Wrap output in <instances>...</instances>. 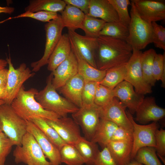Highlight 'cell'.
Returning <instances> with one entry per match:
<instances>
[{"instance_id":"41","label":"cell","mask_w":165,"mask_h":165,"mask_svg":"<svg viewBox=\"0 0 165 165\" xmlns=\"http://www.w3.org/2000/svg\"><path fill=\"white\" fill-rule=\"evenodd\" d=\"M98 83L84 81L82 97V105L94 104L96 90Z\"/></svg>"},{"instance_id":"48","label":"cell","mask_w":165,"mask_h":165,"mask_svg":"<svg viewBox=\"0 0 165 165\" xmlns=\"http://www.w3.org/2000/svg\"><path fill=\"white\" fill-rule=\"evenodd\" d=\"M14 10L15 8L13 7L0 6V13H4L11 14L14 12Z\"/></svg>"},{"instance_id":"43","label":"cell","mask_w":165,"mask_h":165,"mask_svg":"<svg viewBox=\"0 0 165 165\" xmlns=\"http://www.w3.org/2000/svg\"><path fill=\"white\" fill-rule=\"evenodd\" d=\"M155 138L156 154L165 164V130L162 128L157 129L155 132Z\"/></svg>"},{"instance_id":"2","label":"cell","mask_w":165,"mask_h":165,"mask_svg":"<svg viewBox=\"0 0 165 165\" xmlns=\"http://www.w3.org/2000/svg\"><path fill=\"white\" fill-rule=\"evenodd\" d=\"M38 92L34 88L25 90L23 85L10 105L14 112L25 120L36 117L54 121L61 118L57 114L44 109L36 101L35 96Z\"/></svg>"},{"instance_id":"39","label":"cell","mask_w":165,"mask_h":165,"mask_svg":"<svg viewBox=\"0 0 165 165\" xmlns=\"http://www.w3.org/2000/svg\"><path fill=\"white\" fill-rule=\"evenodd\" d=\"M59 14L57 13L46 11H40L32 12L29 11H25L18 15L9 18L8 20L23 17H29L38 20L48 22L50 21L58 18Z\"/></svg>"},{"instance_id":"40","label":"cell","mask_w":165,"mask_h":165,"mask_svg":"<svg viewBox=\"0 0 165 165\" xmlns=\"http://www.w3.org/2000/svg\"><path fill=\"white\" fill-rule=\"evenodd\" d=\"M151 42L157 48L165 50V28L156 22L151 23Z\"/></svg>"},{"instance_id":"42","label":"cell","mask_w":165,"mask_h":165,"mask_svg":"<svg viewBox=\"0 0 165 165\" xmlns=\"http://www.w3.org/2000/svg\"><path fill=\"white\" fill-rule=\"evenodd\" d=\"M14 145L12 141L3 132H0V165L5 164L6 157Z\"/></svg>"},{"instance_id":"28","label":"cell","mask_w":165,"mask_h":165,"mask_svg":"<svg viewBox=\"0 0 165 165\" xmlns=\"http://www.w3.org/2000/svg\"><path fill=\"white\" fill-rule=\"evenodd\" d=\"M66 5L64 0H31L24 10L32 12L46 11L61 13Z\"/></svg>"},{"instance_id":"53","label":"cell","mask_w":165,"mask_h":165,"mask_svg":"<svg viewBox=\"0 0 165 165\" xmlns=\"http://www.w3.org/2000/svg\"><path fill=\"white\" fill-rule=\"evenodd\" d=\"M5 103V102L4 100H0V105Z\"/></svg>"},{"instance_id":"12","label":"cell","mask_w":165,"mask_h":165,"mask_svg":"<svg viewBox=\"0 0 165 165\" xmlns=\"http://www.w3.org/2000/svg\"><path fill=\"white\" fill-rule=\"evenodd\" d=\"M68 34L71 46L79 55L90 65L97 68L95 59L97 38L83 36L70 30H68Z\"/></svg>"},{"instance_id":"23","label":"cell","mask_w":165,"mask_h":165,"mask_svg":"<svg viewBox=\"0 0 165 165\" xmlns=\"http://www.w3.org/2000/svg\"><path fill=\"white\" fill-rule=\"evenodd\" d=\"M72 51L68 34L62 35L49 59L47 69L53 72L69 56Z\"/></svg>"},{"instance_id":"13","label":"cell","mask_w":165,"mask_h":165,"mask_svg":"<svg viewBox=\"0 0 165 165\" xmlns=\"http://www.w3.org/2000/svg\"><path fill=\"white\" fill-rule=\"evenodd\" d=\"M126 107L114 97L107 105L100 107V118L113 122L118 127L133 132L132 125L127 116Z\"/></svg>"},{"instance_id":"37","label":"cell","mask_w":165,"mask_h":165,"mask_svg":"<svg viewBox=\"0 0 165 165\" xmlns=\"http://www.w3.org/2000/svg\"><path fill=\"white\" fill-rule=\"evenodd\" d=\"M113 89L98 83L96 89L94 104L100 107L108 104L114 97Z\"/></svg>"},{"instance_id":"17","label":"cell","mask_w":165,"mask_h":165,"mask_svg":"<svg viewBox=\"0 0 165 165\" xmlns=\"http://www.w3.org/2000/svg\"><path fill=\"white\" fill-rule=\"evenodd\" d=\"M115 97L117 98L131 114H134L144 98V95L136 92L133 86L124 80L113 89Z\"/></svg>"},{"instance_id":"45","label":"cell","mask_w":165,"mask_h":165,"mask_svg":"<svg viewBox=\"0 0 165 165\" xmlns=\"http://www.w3.org/2000/svg\"><path fill=\"white\" fill-rule=\"evenodd\" d=\"M133 138L132 132L118 127L113 134L111 141H120Z\"/></svg>"},{"instance_id":"7","label":"cell","mask_w":165,"mask_h":165,"mask_svg":"<svg viewBox=\"0 0 165 165\" xmlns=\"http://www.w3.org/2000/svg\"><path fill=\"white\" fill-rule=\"evenodd\" d=\"M9 65L7 82L6 88V95L4 99L5 104L10 105L16 97L24 83L35 75L25 63L21 64L15 69L10 57H7Z\"/></svg>"},{"instance_id":"30","label":"cell","mask_w":165,"mask_h":165,"mask_svg":"<svg viewBox=\"0 0 165 165\" xmlns=\"http://www.w3.org/2000/svg\"><path fill=\"white\" fill-rule=\"evenodd\" d=\"M29 121L38 127L59 150L66 144L56 130L48 123L46 119L36 117L31 119Z\"/></svg>"},{"instance_id":"18","label":"cell","mask_w":165,"mask_h":165,"mask_svg":"<svg viewBox=\"0 0 165 165\" xmlns=\"http://www.w3.org/2000/svg\"><path fill=\"white\" fill-rule=\"evenodd\" d=\"M53 86L58 90L78 74V64L72 50L69 56L51 73Z\"/></svg>"},{"instance_id":"3","label":"cell","mask_w":165,"mask_h":165,"mask_svg":"<svg viewBox=\"0 0 165 165\" xmlns=\"http://www.w3.org/2000/svg\"><path fill=\"white\" fill-rule=\"evenodd\" d=\"M52 79L51 74L47 78L45 87L35 94L36 101L44 109L55 113L61 117H67L68 114L76 112L79 108L59 95L52 84Z\"/></svg>"},{"instance_id":"8","label":"cell","mask_w":165,"mask_h":165,"mask_svg":"<svg viewBox=\"0 0 165 165\" xmlns=\"http://www.w3.org/2000/svg\"><path fill=\"white\" fill-rule=\"evenodd\" d=\"M64 28L59 14L58 18L45 25L46 41L44 54L39 60L31 63L32 72H36L47 64L50 56L62 35Z\"/></svg>"},{"instance_id":"31","label":"cell","mask_w":165,"mask_h":165,"mask_svg":"<svg viewBox=\"0 0 165 165\" xmlns=\"http://www.w3.org/2000/svg\"><path fill=\"white\" fill-rule=\"evenodd\" d=\"M129 35L128 28L119 21L106 22L100 35L110 37L126 41Z\"/></svg>"},{"instance_id":"9","label":"cell","mask_w":165,"mask_h":165,"mask_svg":"<svg viewBox=\"0 0 165 165\" xmlns=\"http://www.w3.org/2000/svg\"><path fill=\"white\" fill-rule=\"evenodd\" d=\"M126 113L133 126L132 160L141 148L146 146L155 147V134L156 130L159 129V126L157 122H153L147 125L138 124L135 121L132 114L128 110L126 111Z\"/></svg>"},{"instance_id":"26","label":"cell","mask_w":165,"mask_h":165,"mask_svg":"<svg viewBox=\"0 0 165 165\" xmlns=\"http://www.w3.org/2000/svg\"><path fill=\"white\" fill-rule=\"evenodd\" d=\"M118 127L112 122L100 119L91 141L99 144L103 148L106 147L111 141L113 134Z\"/></svg>"},{"instance_id":"47","label":"cell","mask_w":165,"mask_h":165,"mask_svg":"<svg viewBox=\"0 0 165 165\" xmlns=\"http://www.w3.org/2000/svg\"><path fill=\"white\" fill-rule=\"evenodd\" d=\"M8 69H0V86L6 89L8 79Z\"/></svg>"},{"instance_id":"33","label":"cell","mask_w":165,"mask_h":165,"mask_svg":"<svg viewBox=\"0 0 165 165\" xmlns=\"http://www.w3.org/2000/svg\"><path fill=\"white\" fill-rule=\"evenodd\" d=\"M61 162L67 165H83L84 160L73 145L66 144L60 150Z\"/></svg>"},{"instance_id":"20","label":"cell","mask_w":165,"mask_h":165,"mask_svg":"<svg viewBox=\"0 0 165 165\" xmlns=\"http://www.w3.org/2000/svg\"><path fill=\"white\" fill-rule=\"evenodd\" d=\"M133 138L110 141L106 147L117 165H125L131 160Z\"/></svg>"},{"instance_id":"25","label":"cell","mask_w":165,"mask_h":165,"mask_svg":"<svg viewBox=\"0 0 165 165\" xmlns=\"http://www.w3.org/2000/svg\"><path fill=\"white\" fill-rule=\"evenodd\" d=\"M85 15L79 9L67 5L60 15L64 27L68 30L75 31L78 29L82 30Z\"/></svg>"},{"instance_id":"10","label":"cell","mask_w":165,"mask_h":165,"mask_svg":"<svg viewBox=\"0 0 165 165\" xmlns=\"http://www.w3.org/2000/svg\"><path fill=\"white\" fill-rule=\"evenodd\" d=\"M141 50H133L132 55L126 63L127 73L125 80L131 84L137 93L143 95L152 92V87L144 79L141 67Z\"/></svg>"},{"instance_id":"1","label":"cell","mask_w":165,"mask_h":165,"mask_svg":"<svg viewBox=\"0 0 165 165\" xmlns=\"http://www.w3.org/2000/svg\"><path fill=\"white\" fill-rule=\"evenodd\" d=\"M97 40L95 59L99 70L107 71L125 64L132 55L133 49L126 41L103 35Z\"/></svg>"},{"instance_id":"34","label":"cell","mask_w":165,"mask_h":165,"mask_svg":"<svg viewBox=\"0 0 165 165\" xmlns=\"http://www.w3.org/2000/svg\"><path fill=\"white\" fill-rule=\"evenodd\" d=\"M134 160L144 165H163L157 157L155 147H153L141 148Z\"/></svg>"},{"instance_id":"22","label":"cell","mask_w":165,"mask_h":165,"mask_svg":"<svg viewBox=\"0 0 165 165\" xmlns=\"http://www.w3.org/2000/svg\"><path fill=\"white\" fill-rule=\"evenodd\" d=\"M87 15L106 23L119 21L116 12L108 0H90Z\"/></svg>"},{"instance_id":"16","label":"cell","mask_w":165,"mask_h":165,"mask_svg":"<svg viewBox=\"0 0 165 165\" xmlns=\"http://www.w3.org/2000/svg\"><path fill=\"white\" fill-rule=\"evenodd\" d=\"M46 119L67 144L74 145L81 136L79 126L72 118L67 116L54 121Z\"/></svg>"},{"instance_id":"21","label":"cell","mask_w":165,"mask_h":165,"mask_svg":"<svg viewBox=\"0 0 165 165\" xmlns=\"http://www.w3.org/2000/svg\"><path fill=\"white\" fill-rule=\"evenodd\" d=\"M84 84V79L78 73L58 89L65 98L79 108L82 105V97Z\"/></svg>"},{"instance_id":"6","label":"cell","mask_w":165,"mask_h":165,"mask_svg":"<svg viewBox=\"0 0 165 165\" xmlns=\"http://www.w3.org/2000/svg\"><path fill=\"white\" fill-rule=\"evenodd\" d=\"M0 119L3 132L14 145H21L23 137L27 132V121L20 117L11 105L5 103L0 105Z\"/></svg>"},{"instance_id":"35","label":"cell","mask_w":165,"mask_h":165,"mask_svg":"<svg viewBox=\"0 0 165 165\" xmlns=\"http://www.w3.org/2000/svg\"><path fill=\"white\" fill-rule=\"evenodd\" d=\"M105 23L101 19L85 15L82 30L85 36L97 38Z\"/></svg>"},{"instance_id":"5","label":"cell","mask_w":165,"mask_h":165,"mask_svg":"<svg viewBox=\"0 0 165 165\" xmlns=\"http://www.w3.org/2000/svg\"><path fill=\"white\" fill-rule=\"evenodd\" d=\"M13 155L17 164L27 165H52L48 161L33 136L27 132L23 136L21 145L17 146Z\"/></svg>"},{"instance_id":"51","label":"cell","mask_w":165,"mask_h":165,"mask_svg":"<svg viewBox=\"0 0 165 165\" xmlns=\"http://www.w3.org/2000/svg\"><path fill=\"white\" fill-rule=\"evenodd\" d=\"M125 165H144L133 160Z\"/></svg>"},{"instance_id":"44","label":"cell","mask_w":165,"mask_h":165,"mask_svg":"<svg viewBox=\"0 0 165 165\" xmlns=\"http://www.w3.org/2000/svg\"><path fill=\"white\" fill-rule=\"evenodd\" d=\"M93 165H117L106 147L100 151Z\"/></svg>"},{"instance_id":"19","label":"cell","mask_w":165,"mask_h":165,"mask_svg":"<svg viewBox=\"0 0 165 165\" xmlns=\"http://www.w3.org/2000/svg\"><path fill=\"white\" fill-rule=\"evenodd\" d=\"M135 113L136 121L145 124L150 121L157 122L164 118L165 109L157 105L155 98L151 97L144 98Z\"/></svg>"},{"instance_id":"36","label":"cell","mask_w":165,"mask_h":165,"mask_svg":"<svg viewBox=\"0 0 165 165\" xmlns=\"http://www.w3.org/2000/svg\"><path fill=\"white\" fill-rule=\"evenodd\" d=\"M116 12L119 21L128 27L129 25L130 17L128 7L131 5L129 0H108Z\"/></svg>"},{"instance_id":"11","label":"cell","mask_w":165,"mask_h":165,"mask_svg":"<svg viewBox=\"0 0 165 165\" xmlns=\"http://www.w3.org/2000/svg\"><path fill=\"white\" fill-rule=\"evenodd\" d=\"M100 107L94 104L83 105L72 114V119L80 127L87 139L91 141L99 124Z\"/></svg>"},{"instance_id":"27","label":"cell","mask_w":165,"mask_h":165,"mask_svg":"<svg viewBox=\"0 0 165 165\" xmlns=\"http://www.w3.org/2000/svg\"><path fill=\"white\" fill-rule=\"evenodd\" d=\"M74 145L82 157L84 164L93 165L100 151L97 144L81 136Z\"/></svg>"},{"instance_id":"29","label":"cell","mask_w":165,"mask_h":165,"mask_svg":"<svg viewBox=\"0 0 165 165\" xmlns=\"http://www.w3.org/2000/svg\"><path fill=\"white\" fill-rule=\"evenodd\" d=\"M126 64L107 70L99 84L111 89L125 80L127 73Z\"/></svg>"},{"instance_id":"52","label":"cell","mask_w":165,"mask_h":165,"mask_svg":"<svg viewBox=\"0 0 165 165\" xmlns=\"http://www.w3.org/2000/svg\"><path fill=\"white\" fill-rule=\"evenodd\" d=\"M3 132L2 129V124L1 121L0 119V132Z\"/></svg>"},{"instance_id":"14","label":"cell","mask_w":165,"mask_h":165,"mask_svg":"<svg viewBox=\"0 0 165 165\" xmlns=\"http://www.w3.org/2000/svg\"><path fill=\"white\" fill-rule=\"evenodd\" d=\"M140 16L151 24L165 18V3L164 1L132 0Z\"/></svg>"},{"instance_id":"54","label":"cell","mask_w":165,"mask_h":165,"mask_svg":"<svg viewBox=\"0 0 165 165\" xmlns=\"http://www.w3.org/2000/svg\"><path fill=\"white\" fill-rule=\"evenodd\" d=\"M2 165H5L4 164Z\"/></svg>"},{"instance_id":"38","label":"cell","mask_w":165,"mask_h":165,"mask_svg":"<svg viewBox=\"0 0 165 165\" xmlns=\"http://www.w3.org/2000/svg\"><path fill=\"white\" fill-rule=\"evenodd\" d=\"M152 75L155 79L161 80V86L165 87V53L155 55L152 68Z\"/></svg>"},{"instance_id":"50","label":"cell","mask_w":165,"mask_h":165,"mask_svg":"<svg viewBox=\"0 0 165 165\" xmlns=\"http://www.w3.org/2000/svg\"><path fill=\"white\" fill-rule=\"evenodd\" d=\"M8 65V63L6 60L0 59V69L5 68Z\"/></svg>"},{"instance_id":"15","label":"cell","mask_w":165,"mask_h":165,"mask_svg":"<svg viewBox=\"0 0 165 165\" xmlns=\"http://www.w3.org/2000/svg\"><path fill=\"white\" fill-rule=\"evenodd\" d=\"M26 121L27 131L33 136L46 158L49 160L52 165H61L60 150L34 123L30 121Z\"/></svg>"},{"instance_id":"32","label":"cell","mask_w":165,"mask_h":165,"mask_svg":"<svg viewBox=\"0 0 165 165\" xmlns=\"http://www.w3.org/2000/svg\"><path fill=\"white\" fill-rule=\"evenodd\" d=\"M156 52L150 49L142 53L141 67L144 79L145 82L151 86H154L156 81L152 75L154 60Z\"/></svg>"},{"instance_id":"49","label":"cell","mask_w":165,"mask_h":165,"mask_svg":"<svg viewBox=\"0 0 165 165\" xmlns=\"http://www.w3.org/2000/svg\"><path fill=\"white\" fill-rule=\"evenodd\" d=\"M6 95V89L0 86V100H4Z\"/></svg>"},{"instance_id":"46","label":"cell","mask_w":165,"mask_h":165,"mask_svg":"<svg viewBox=\"0 0 165 165\" xmlns=\"http://www.w3.org/2000/svg\"><path fill=\"white\" fill-rule=\"evenodd\" d=\"M67 5L72 6L82 11L85 15L89 11L90 0H64Z\"/></svg>"},{"instance_id":"24","label":"cell","mask_w":165,"mask_h":165,"mask_svg":"<svg viewBox=\"0 0 165 165\" xmlns=\"http://www.w3.org/2000/svg\"><path fill=\"white\" fill-rule=\"evenodd\" d=\"M71 47L77 61L78 73L84 81L100 82L105 76L106 71L99 70L90 65L81 57L72 46Z\"/></svg>"},{"instance_id":"4","label":"cell","mask_w":165,"mask_h":165,"mask_svg":"<svg viewBox=\"0 0 165 165\" xmlns=\"http://www.w3.org/2000/svg\"><path fill=\"white\" fill-rule=\"evenodd\" d=\"M130 20L128 27L129 35L126 42L133 49L138 50L145 48L152 43L151 24L142 19L131 1Z\"/></svg>"}]
</instances>
